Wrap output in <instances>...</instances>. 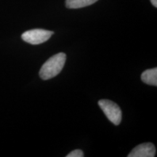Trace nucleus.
Wrapping results in <instances>:
<instances>
[{
	"mask_svg": "<svg viewBox=\"0 0 157 157\" xmlns=\"http://www.w3.org/2000/svg\"><path fill=\"white\" fill-rule=\"evenodd\" d=\"M66 60V55L60 52L52 56L43 64L39 71V76L43 80H48L60 73Z\"/></svg>",
	"mask_w": 157,
	"mask_h": 157,
	"instance_id": "obj_1",
	"label": "nucleus"
},
{
	"mask_svg": "<svg viewBox=\"0 0 157 157\" xmlns=\"http://www.w3.org/2000/svg\"><path fill=\"white\" fill-rule=\"evenodd\" d=\"M98 105L111 123L114 125L121 123V111L117 103L109 100H101L98 101Z\"/></svg>",
	"mask_w": 157,
	"mask_h": 157,
	"instance_id": "obj_2",
	"label": "nucleus"
},
{
	"mask_svg": "<svg viewBox=\"0 0 157 157\" xmlns=\"http://www.w3.org/2000/svg\"><path fill=\"white\" fill-rule=\"evenodd\" d=\"M53 34L54 32L51 31L44 29H32L25 31L21 35V38L29 44L36 45L46 42Z\"/></svg>",
	"mask_w": 157,
	"mask_h": 157,
	"instance_id": "obj_3",
	"label": "nucleus"
},
{
	"mask_svg": "<svg viewBox=\"0 0 157 157\" xmlns=\"http://www.w3.org/2000/svg\"><path fill=\"white\" fill-rule=\"evenodd\" d=\"M156 148L151 143H145L138 145L129 153L128 157H154Z\"/></svg>",
	"mask_w": 157,
	"mask_h": 157,
	"instance_id": "obj_4",
	"label": "nucleus"
},
{
	"mask_svg": "<svg viewBox=\"0 0 157 157\" xmlns=\"http://www.w3.org/2000/svg\"><path fill=\"white\" fill-rule=\"evenodd\" d=\"M141 80L145 84L153 85L156 87L157 86V68H154L148 69L143 72L141 74Z\"/></svg>",
	"mask_w": 157,
	"mask_h": 157,
	"instance_id": "obj_5",
	"label": "nucleus"
},
{
	"mask_svg": "<svg viewBox=\"0 0 157 157\" xmlns=\"http://www.w3.org/2000/svg\"><path fill=\"white\" fill-rule=\"evenodd\" d=\"M98 0H66V6L69 9H78L93 5Z\"/></svg>",
	"mask_w": 157,
	"mask_h": 157,
	"instance_id": "obj_6",
	"label": "nucleus"
},
{
	"mask_svg": "<svg viewBox=\"0 0 157 157\" xmlns=\"http://www.w3.org/2000/svg\"><path fill=\"white\" fill-rule=\"evenodd\" d=\"M84 156V153L80 149H76L73 151L69 153L66 157H83Z\"/></svg>",
	"mask_w": 157,
	"mask_h": 157,
	"instance_id": "obj_7",
	"label": "nucleus"
},
{
	"mask_svg": "<svg viewBox=\"0 0 157 157\" xmlns=\"http://www.w3.org/2000/svg\"><path fill=\"white\" fill-rule=\"evenodd\" d=\"M151 2V4L153 5L155 7H157V0H150Z\"/></svg>",
	"mask_w": 157,
	"mask_h": 157,
	"instance_id": "obj_8",
	"label": "nucleus"
}]
</instances>
